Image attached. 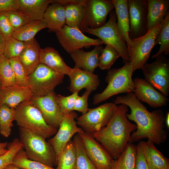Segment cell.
<instances>
[{
	"label": "cell",
	"mask_w": 169,
	"mask_h": 169,
	"mask_svg": "<svg viewBox=\"0 0 169 169\" xmlns=\"http://www.w3.org/2000/svg\"><path fill=\"white\" fill-rule=\"evenodd\" d=\"M114 103L116 105H125L131 109V113H127L126 117L135 122L137 126L131 136L132 143L144 139L159 145L166 141L167 132L165 129V117L161 109L149 111L133 92L117 96Z\"/></svg>",
	"instance_id": "obj_1"
},
{
	"label": "cell",
	"mask_w": 169,
	"mask_h": 169,
	"mask_svg": "<svg viewBox=\"0 0 169 169\" xmlns=\"http://www.w3.org/2000/svg\"><path fill=\"white\" fill-rule=\"evenodd\" d=\"M128 107L124 104L116 105L107 125L99 131L92 134L114 160L119 157L128 143H132L131 133L137 129L136 125L130 122L126 117Z\"/></svg>",
	"instance_id": "obj_2"
},
{
	"label": "cell",
	"mask_w": 169,
	"mask_h": 169,
	"mask_svg": "<svg viewBox=\"0 0 169 169\" xmlns=\"http://www.w3.org/2000/svg\"><path fill=\"white\" fill-rule=\"evenodd\" d=\"M133 73L132 65L130 62L125 63L120 68L109 70L105 79L108 85L101 93L94 95L93 104H97L118 94L133 93L135 86L132 79Z\"/></svg>",
	"instance_id": "obj_3"
},
{
	"label": "cell",
	"mask_w": 169,
	"mask_h": 169,
	"mask_svg": "<svg viewBox=\"0 0 169 169\" xmlns=\"http://www.w3.org/2000/svg\"><path fill=\"white\" fill-rule=\"evenodd\" d=\"M19 140L28 158L49 166H56L53 147L46 139L24 128L19 127Z\"/></svg>",
	"instance_id": "obj_4"
},
{
	"label": "cell",
	"mask_w": 169,
	"mask_h": 169,
	"mask_svg": "<svg viewBox=\"0 0 169 169\" xmlns=\"http://www.w3.org/2000/svg\"><path fill=\"white\" fill-rule=\"evenodd\" d=\"M15 109V120L19 127L27 129L45 139L56 133L58 129L46 123L30 100L21 103Z\"/></svg>",
	"instance_id": "obj_5"
},
{
	"label": "cell",
	"mask_w": 169,
	"mask_h": 169,
	"mask_svg": "<svg viewBox=\"0 0 169 169\" xmlns=\"http://www.w3.org/2000/svg\"><path fill=\"white\" fill-rule=\"evenodd\" d=\"M115 11L112 10L110 13L109 20L104 25L96 28H87L84 32L96 36L104 44L114 48L125 64L129 62L128 50L126 43L117 29Z\"/></svg>",
	"instance_id": "obj_6"
},
{
	"label": "cell",
	"mask_w": 169,
	"mask_h": 169,
	"mask_svg": "<svg viewBox=\"0 0 169 169\" xmlns=\"http://www.w3.org/2000/svg\"><path fill=\"white\" fill-rule=\"evenodd\" d=\"M64 76L40 63L28 76V86L33 96H43L54 92L55 87L62 83Z\"/></svg>",
	"instance_id": "obj_7"
},
{
	"label": "cell",
	"mask_w": 169,
	"mask_h": 169,
	"mask_svg": "<svg viewBox=\"0 0 169 169\" xmlns=\"http://www.w3.org/2000/svg\"><path fill=\"white\" fill-rule=\"evenodd\" d=\"M163 23L164 21L143 36L131 39L129 55V62L132 64L133 72L136 70L141 69L147 63L152 49L156 46V38Z\"/></svg>",
	"instance_id": "obj_8"
},
{
	"label": "cell",
	"mask_w": 169,
	"mask_h": 169,
	"mask_svg": "<svg viewBox=\"0 0 169 169\" xmlns=\"http://www.w3.org/2000/svg\"><path fill=\"white\" fill-rule=\"evenodd\" d=\"M142 67L145 79L164 95H169V60L162 54Z\"/></svg>",
	"instance_id": "obj_9"
},
{
	"label": "cell",
	"mask_w": 169,
	"mask_h": 169,
	"mask_svg": "<svg viewBox=\"0 0 169 169\" xmlns=\"http://www.w3.org/2000/svg\"><path fill=\"white\" fill-rule=\"evenodd\" d=\"M116 105L114 103H106L90 109L85 114L77 118V124L84 132L92 134L98 131L108 123Z\"/></svg>",
	"instance_id": "obj_10"
},
{
	"label": "cell",
	"mask_w": 169,
	"mask_h": 169,
	"mask_svg": "<svg viewBox=\"0 0 169 169\" xmlns=\"http://www.w3.org/2000/svg\"><path fill=\"white\" fill-rule=\"evenodd\" d=\"M56 34L61 46L69 54L84 48H89L104 44L100 39L90 38L78 29L66 25Z\"/></svg>",
	"instance_id": "obj_11"
},
{
	"label": "cell",
	"mask_w": 169,
	"mask_h": 169,
	"mask_svg": "<svg viewBox=\"0 0 169 169\" xmlns=\"http://www.w3.org/2000/svg\"><path fill=\"white\" fill-rule=\"evenodd\" d=\"M84 17L81 31L99 28L106 23L108 15L114 8L112 0H85Z\"/></svg>",
	"instance_id": "obj_12"
},
{
	"label": "cell",
	"mask_w": 169,
	"mask_h": 169,
	"mask_svg": "<svg viewBox=\"0 0 169 169\" xmlns=\"http://www.w3.org/2000/svg\"><path fill=\"white\" fill-rule=\"evenodd\" d=\"M77 114L73 111L64 114L57 131L52 138L48 142L54 148L57 160L67 143L73 136L84 131L77 126L75 119Z\"/></svg>",
	"instance_id": "obj_13"
},
{
	"label": "cell",
	"mask_w": 169,
	"mask_h": 169,
	"mask_svg": "<svg viewBox=\"0 0 169 169\" xmlns=\"http://www.w3.org/2000/svg\"><path fill=\"white\" fill-rule=\"evenodd\" d=\"M89 159L97 169H111L114 160L104 146L92 134L84 131L78 133Z\"/></svg>",
	"instance_id": "obj_14"
},
{
	"label": "cell",
	"mask_w": 169,
	"mask_h": 169,
	"mask_svg": "<svg viewBox=\"0 0 169 169\" xmlns=\"http://www.w3.org/2000/svg\"><path fill=\"white\" fill-rule=\"evenodd\" d=\"M131 39L140 37L148 31L147 0H128Z\"/></svg>",
	"instance_id": "obj_15"
},
{
	"label": "cell",
	"mask_w": 169,
	"mask_h": 169,
	"mask_svg": "<svg viewBox=\"0 0 169 169\" xmlns=\"http://www.w3.org/2000/svg\"><path fill=\"white\" fill-rule=\"evenodd\" d=\"M56 95L54 92L44 96H33L30 101L39 110L46 123L58 130L64 114L57 102Z\"/></svg>",
	"instance_id": "obj_16"
},
{
	"label": "cell",
	"mask_w": 169,
	"mask_h": 169,
	"mask_svg": "<svg viewBox=\"0 0 169 169\" xmlns=\"http://www.w3.org/2000/svg\"><path fill=\"white\" fill-rule=\"evenodd\" d=\"M133 81L135 86L133 93L140 101L146 103L155 108L166 105L168 101L167 97L157 91L145 79L137 77Z\"/></svg>",
	"instance_id": "obj_17"
},
{
	"label": "cell",
	"mask_w": 169,
	"mask_h": 169,
	"mask_svg": "<svg viewBox=\"0 0 169 169\" xmlns=\"http://www.w3.org/2000/svg\"><path fill=\"white\" fill-rule=\"evenodd\" d=\"M68 76L70 80L69 90L72 93H79L84 88L92 92L100 85V80L98 75L80 69L71 68Z\"/></svg>",
	"instance_id": "obj_18"
},
{
	"label": "cell",
	"mask_w": 169,
	"mask_h": 169,
	"mask_svg": "<svg viewBox=\"0 0 169 169\" xmlns=\"http://www.w3.org/2000/svg\"><path fill=\"white\" fill-rule=\"evenodd\" d=\"M33 96L28 86L15 84L2 88L0 91V105L5 104L15 109L21 103L30 100Z\"/></svg>",
	"instance_id": "obj_19"
},
{
	"label": "cell",
	"mask_w": 169,
	"mask_h": 169,
	"mask_svg": "<svg viewBox=\"0 0 169 169\" xmlns=\"http://www.w3.org/2000/svg\"><path fill=\"white\" fill-rule=\"evenodd\" d=\"M103 49L101 45H97L90 51L86 52L80 49L70 54L75 62L74 68L82 69L84 71L93 73L99 66V57Z\"/></svg>",
	"instance_id": "obj_20"
},
{
	"label": "cell",
	"mask_w": 169,
	"mask_h": 169,
	"mask_svg": "<svg viewBox=\"0 0 169 169\" xmlns=\"http://www.w3.org/2000/svg\"><path fill=\"white\" fill-rule=\"evenodd\" d=\"M116 13L117 29L124 40L126 43L129 53L131 44L129 37L130 20L128 0H112Z\"/></svg>",
	"instance_id": "obj_21"
},
{
	"label": "cell",
	"mask_w": 169,
	"mask_h": 169,
	"mask_svg": "<svg viewBox=\"0 0 169 169\" xmlns=\"http://www.w3.org/2000/svg\"><path fill=\"white\" fill-rule=\"evenodd\" d=\"M40 45L35 38L25 42L23 49L18 58L28 75L40 63Z\"/></svg>",
	"instance_id": "obj_22"
},
{
	"label": "cell",
	"mask_w": 169,
	"mask_h": 169,
	"mask_svg": "<svg viewBox=\"0 0 169 169\" xmlns=\"http://www.w3.org/2000/svg\"><path fill=\"white\" fill-rule=\"evenodd\" d=\"M39 60L40 63L64 75L68 76L71 69L65 63L58 52L51 47L41 49Z\"/></svg>",
	"instance_id": "obj_23"
},
{
	"label": "cell",
	"mask_w": 169,
	"mask_h": 169,
	"mask_svg": "<svg viewBox=\"0 0 169 169\" xmlns=\"http://www.w3.org/2000/svg\"><path fill=\"white\" fill-rule=\"evenodd\" d=\"M148 31L162 22L169 12V0H147Z\"/></svg>",
	"instance_id": "obj_24"
},
{
	"label": "cell",
	"mask_w": 169,
	"mask_h": 169,
	"mask_svg": "<svg viewBox=\"0 0 169 169\" xmlns=\"http://www.w3.org/2000/svg\"><path fill=\"white\" fill-rule=\"evenodd\" d=\"M43 20L48 26L49 32L61 30L66 25L65 7L58 3H52L47 8Z\"/></svg>",
	"instance_id": "obj_25"
},
{
	"label": "cell",
	"mask_w": 169,
	"mask_h": 169,
	"mask_svg": "<svg viewBox=\"0 0 169 169\" xmlns=\"http://www.w3.org/2000/svg\"><path fill=\"white\" fill-rule=\"evenodd\" d=\"M139 142L149 169H163L169 167V159L156 148L151 141Z\"/></svg>",
	"instance_id": "obj_26"
},
{
	"label": "cell",
	"mask_w": 169,
	"mask_h": 169,
	"mask_svg": "<svg viewBox=\"0 0 169 169\" xmlns=\"http://www.w3.org/2000/svg\"><path fill=\"white\" fill-rule=\"evenodd\" d=\"M18 10L31 21L43 20L44 14L51 0H18Z\"/></svg>",
	"instance_id": "obj_27"
},
{
	"label": "cell",
	"mask_w": 169,
	"mask_h": 169,
	"mask_svg": "<svg viewBox=\"0 0 169 169\" xmlns=\"http://www.w3.org/2000/svg\"><path fill=\"white\" fill-rule=\"evenodd\" d=\"M84 4L73 3L64 6L66 25L81 31L84 19Z\"/></svg>",
	"instance_id": "obj_28"
},
{
	"label": "cell",
	"mask_w": 169,
	"mask_h": 169,
	"mask_svg": "<svg viewBox=\"0 0 169 169\" xmlns=\"http://www.w3.org/2000/svg\"><path fill=\"white\" fill-rule=\"evenodd\" d=\"M137 146L128 143L119 157L114 160L111 169H135Z\"/></svg>",
	"instance_id": "obj_29"
},
{
	"label": "cell",
	"mask_w": 169,
	"mask_h": 169,
	"mask_svg": "<svg viewBox=\"0 0 169 169\" xmlns=\"http://www.w3.org/2000/svg\"><path fill=\"white\" fill-rule=\"evenodd\" d=\"M45 28L48 26L43 20L31 21L14 31L12 37L25 42L34 38L39 31Z\"/></svg>",
	"instance_id": "obj_30"
},
{
	"label": "cell",
	"mask_w": 169,
	"mask_h": 169,
	"mask_svg": "<svg viewBox=\"0 0 169 169\" xmlns=\"http://www.w3.org/2000/svg\"><path fill=\"white\" fill-rule=\"evenodd\" d=\"M75 148L71 139L67 143L57 162L56 169H76Z\"/></svg>",
	"instance_id": "obj_31"
},
{
	"label": "cell",
	"mask_w": 169,
	"mask_h": 169,
	"mask_svg": "<svg viewBox=\"0 0 169 169\" xmlns=\"http://www.w3.org/2000/svg\"><path fill=\"white\" fill-rule=\"evenodd\" d=\"M14 108L5 104L0 105V133L3 136L8 137L11 134L13 122L15 120Z\"/></svg>",
	"instance_id": "obj_32"
},
{
	"label": "cell",
	"mask_w": 169,
	"mask_h": 169,
	"mask_svg": "<svg viewBox=\"0 0 169 169\" xmlns=\"http://www.w3.org/2000/svg\"><path fill=\"white\" fill-rule=\"evenodd\" d=\"M72 141L76 151V169H97L87 156L82 141L78 133L74 136Z\"/></svg>",
	"instance_id": "obj_33"
},
{
	"label": "cell",
	"mask_w": 169,
	"mask_h": 169,
	"mask_svg": "<svg viewBox=\"0 0 169 169\" xmlns=\"http://www.w3.org/2000/svg\"><path fill=\"white\" fill-rule=\"evenodd\" d=\"M160 45L156 53L151 56L152 59L156 58L163 54L166 55L169 54V12L166 15L163 25L156 40L155 45Z\"/></svg>",
	"instance_id": "obj_34"
},
{
	"label": "cell",
	"mask_w": 169,
	"mask_h": 169,
	"mask_svg": "<svg viewBox=\"0 0 169 169\" xmlns=\"http://www.w3.org/2000/svg\"><path fill=\"white\" fill-rule=\"evenodd\" d=\"M12 164L19 169H56L39 162L29 159L23 148L17 153Z\"/></svg>",
	"instance_id": "obj_35"
},
{
	"label": "cell",
	"mask_w": 169,
	"mask_h": 169,
	"mask_svg": "<svg viewBox=\"0 0 169 169\" xmlns=\"http://www.w3.org/2000/svg\"><path fill=\"white\" fill-rule=\"evenodd\" d=\"M0 81L2 88L15 84L14 73L9 59L4 55H0Z\"/></svg>",
	"instance_id": "obj_36"
},
{
	"label": "cell",
	"mask_w": 169,
	"mask_h": 169,
	"mask_svg": "<svg viewBox=\"0 0 169 169\" xmlns=\"http://www.w3.org/2000/svg\"><path fill=\"white\" fill-rule=\"evenodd\" d=\"M7 148V152L0 155V169H5L8 165L12 163L15 155L23 148V146L19 139L15 138L8 143Z\"/></svg>",
	"instance_id": "obj_37"
},
{
	"label": "cell",
	"mask_w": 169,
	"mask_h": 169,
	"mask_svg": "<svg viewBox=\"0 0 169 169\" xmlns=\"http://www.w3.org/2000/svg\"><path fill=\"white\" fill-rule=\"evenodd\" d=\"M14 73L16 84L27 86L28 84V75L18 57L9 59Z\"/></svg>",
	"instance_id": "obj_38"
},
{
	"label": "cell",
	"mask_w": 169,
	"mask_h": 169,
	"mask_svg": "<svg viewBox=\"0 0 169 169\" xmlns=\"http://www.w3.org/2000/svg\"><path fill=\"white\" fill-rule=\"evenodd\" d=\"M119 57V54L114 48L106 45L100 55L98 67L101 69L109 70Z\"/></svg>",
	"instance_id": "obj_39"
},
{
	"label": "cell",
	"mask_w": 169,
	"mask_h": 169,
	"mask_svg": "<svg viewBox=\"0 0 169 169\" xmlns=\"http://www.w3.org/2000/svg\"><path fill=\"white\" fill-rule=\"evenodd\" d=\"M25 42L12 37L5 41L3 55L8 59L18 57L24 47Z\"/></svg>",
	"instance_id": "obj_40"
},
{
	"label": "cell",
	"mask_w": 169,
	"mask_h": 169,
	"mask_svg": "<svg viewBox=\"0 0 169 169\" xmlns=\"http://www.w3.org/2000/svg\"><path fill=\"white\" fill-rule=\"evenodd\" d=\"M6 13L14 31L31 21L27 16L19 10L8 11Z\"/></svg>",
	"instance_id": "obj_41"
},
{
	"label": "cell",
	"mask_w": 169,
	"mask_h": 169,
	"mask_svg": "<svg viewBox=\"0 0 169 169\" xmlns=\"http://www.w3.org/2000/svg\"><path fill=\"white\" fill-rule=\"evenodd\" d=\"M78 95V92L72 93L65 96L59 94L56 95V99L61 111L63 114L73 111L75 99Z\"/></svg>",
	"instance_id": "obj_42"
},
{
	"label": "cell",
	"mask_w": 169,
	"mask_h": 169,
	"mask_svg": "<svg viewBox=\"0 0 169 169\" xmlns=\"http://www.w3.org/2000/svg\"><path fill=\"white\" fill-rule=\"evenodd\" d=\"M14 32L8 18L6 12L0 13V33L5 40L12 37Z\"/></svg>",
	"instance_id": "obj_43"
},
{
	"label": "cell",
	"mask_w": 169,
	"mask_h": 169,
	"mask_svg": "<svg viewBox=\"0 0 169 169\" xmlns=\"http://www.w3.org/2000/svg\"><path fill=\"white\" fill-rule=\"evenodd\" d=\"M92 91L86 90L82 96L79 95L76 97L73 108V110H76L82 113V115L85 114L89 110L88 107V98Z\"/></svg>",
	"instance_id": "obj_44"
},
{
	"label": "cell",
	"mask_w": 169,
	"mask_h": 169,
	"mask_svg": "<svg viewBox=\"0 0 169 169\" xmlns=\"http://www.w3.org/2000/svg\"><path fill=\"white\" fill-rule=\"evenodd\" d=\"M137 152L135 169H149L142 152L140 142L137 146Z\"/></svg>",
	"instance_id": "obj_45"
},
{
	"label": "cell",
	"mask_w": 169,
	"mask_h": 169,
	"mask_svg": "<svg viewBox=\"0 0 169 169\" xmlns=\"http://www.w3.org/2000/svg\"><path fill=\"white\" fill-rule=\"evenodd\" d=\"M18 0H0V13L13 10H18Z\"/></svg>",
	"instance_id": "obj_46"
},
{
	"label": "cell",
	"mask_w": 169,
	"mask_h": 169,
	"mask_svg": "<svg viewBox=\"0 0 169 169\" xmlns=\"http://www.w3.org/2000/svg\"><path fill=\"white\" fill-rule=\"evenodd\" d=\"M7 142H0V155H3L7 152L8 149Z\"/></svg>",
	"instance_id": "obj_47"
},
{
	"label": "cell",
	"mask_w": 169,
	"mask_h": 169,
	"mask_svg": "<svg viewBox=\"0 0 169 169\" xmlns=\"http://www.w3.org/2000/svg\"><path fill=\"white\" fill-rule=\"evenodd\" d=\"M5 41L0 33V55L3 54Z\"/></svg>",
	"instance_id": "obj_48"
},
{
	"label": "cell",
	"mask_w": 169,
	"mask_h": 169,
	"mask_svg": "<svg viewBox=\"0 0 169 169\" xmlns=\"http://www.w3.org/2000/svg\"><path fill=\"white\" fill-rule=\"evenodd\" d=\"M165 122L167 127L169 128V112H168L166 115V117H165Z\"/></svg>",
	"instance_id": "obj_49"
},
{
	"label": "cell",
	"mask_w": 169,
	"mask_h": 169,
	"mask_svg": "<svg viewBox=\"0 0 169 169\" xmlns=\"http://www.w3.org/2000/svg\"><path fill=\"white\" fill-rule=\"evenodd\" d=\"M5 169H19L14 166L12 164L8 165Z\"/></svg>",
	"instance_id": "obj_50"
},
{
	"label": "cell",
	"mask_w": 169,
	"mask_h": 169,
	"mask_svg": "<svg viewBox=\"0 0 169 169\" xmlns=\"http://www.w3.org/2000/svg\"><path fill=\"white\" fill-rule=\"evenodd\" d=\"M2 88V86L1 82L0 81V91Z\"/></svg>",
	"instance_id": "obj_51"
},
{
	"label": "cell",
	"mask_w": 169,
	"mask_h": 169,
	"mask_svg": "<svg viewBox=\"0 0 169 169\" xmlns=\"http://www.w3.org/2000/svg\"><path fill=\"white\" fill-rule=\"evenodd\" d=\"M163 169H169V167H167L166 168Z\"/></svg>",
	"instance_id": "obj_52"
}]
</instances>
